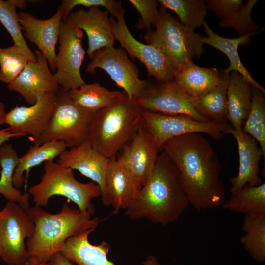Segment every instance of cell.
I'll return each mask as SVG.
<instances>
[{"instance_id":"7402d4cb","label":"cell","mask_w":265,"mask_h":265,"mask_svg":"<svg viewBox=\"0 0 265 265\" xmlns=\"http://www.w3.org/2000/svg\"><path fill=\"white\" fill-rule=\"evenodd\" d=\"M140 188L132 177L115 158L109 159L106 177L104 194L101 196L103 204L112 206L114 212L126 209Z\"/></svg>"},{"instance_id":"d6a6232c","label":"cell","mask_w":265,"mask_h":265,"mask_svg":"<svg viewBox=\"0 0 265 265\" xmlns=\"http://www.w3.org/2000/svg\"><path fill=\"white\" fill-rule=\"evenodd\" d=\"M265 92L252 87L251 107L242 131L259 144L265 159Z\"/></svg>"},{"instance_id":"2e32d148","label":"cell","mask_w":265,"mask_h":265,"mask_svg":"<svg viewBox=\"0 0 265 265\" xmlns=\"http://www.w3.org/2000/svg\"><path fill=\"white\" fill-rule=\"evenodd\" d=\"M34 53L36 60L29 61L19 76L7 84L9 90L18 93L31 105L40 96L48 92H57L59 88L46 57L38 49Z\"/></svg>"},{"instance_id":"cb8c5ba5","label":"cell","mask_w":265,"mask_h":265,"mask_svg":"<svg viewBox=\"0 0 265 265\" xmlns=\"http://www.w3.org/2000/svg\"><path fill=\"white\" fill-rule=\"evenodd\" d=\"M220 80L218 68L200 67L192 60L175 73L173 81L188 96L197 98L215 88Z\"/></svg>"},{"instance_id":"3957f363","label":"cell","mask_w":265,"mask_h":265,"mask_svg":"<svg viewBox=\"0 0 265 265\" xmlns=\"http://www.w3.org/2000/svg\"><path fill=\"white\" fill-rule=\"evenodd\" d=\"M26 212L34 225L32 235L26 239L27 261L49 262L60 252L67 240L89 230H94L100 220L79 209L64 203L59 212L50 213L39 206L30 207Z\"/></svg>"},{"instance_id":"f35d334b","label":"cell","mask_w":265,"mask_h":265,"mask_svg":"<svg viewBox=\"0 0 265 265\" xmlns=\"http://www.w3.org/2000/svg\"><path fill=\"white\" fill-rule=\"evenodd\" d=\"M243 0H207V10L212 11L219 18L225 19L238 10L243 5Z\"/></svg>"},{"instance_id":"44dd1931","label":"cell","mask_w":265,"mask_h":265,"mask_svg":"<svg viewBox=\"0 0 265 265\" xmlns=\"http://www.w3.org/2000/svg\"><path fill=\"white\" fill-rule=\"evenodd\" d=\"M91 230L68 238L60 252L67 259L77 265H115L108 258L109 244L102 241L98 245H93L88 239ZM142 265H161L157 257L148 256Z\"/></svg>"},{"instance_id":"ac0fdd59","label":"cell","mask_w":265,"mask_h":265,"mask_svg":"<svg viewBox=\"0 0 265 265\" xmlns=\"http://www.w3.org/2000/svg\"><path fill=\"white\" fill-rule=\"evenodd\" d=\"M67 21L85 32L88 45L86 53L89 58L96 51L114 46L115 40L107 10H102L99 7L87 10L81 8L71 12Z\"/></svg>"},{"instance_id":"ffe728a7","label":"cell","mask_w":265,"mask_h":265,"mask_svg":"<svg viewBox=\"0 0 265 265\" xmlns=\"http://www.w3.org/2000/svg\"><path fill=\"white\" fill-rule=\"evenodd\" d=\"M228 134L232 135L237 142L239 159L237 175L229 179L231 193L246 186L260 185L263 182L259 176V164L263 155L257 141L243 132L239 133L233 128Z\"/></svg>"},{"instance_id":"ba28073f","label":"cell","mask_w":265,"mask_h":265,"mask_svg":"<svg viewBox=\"0 0 265 265\" xmlns=\"http://www.w3.org/2000/svg\"><path fill=\"white\" fill-rule=\"evenodd\" d=\"M142 123L154 138L159 152L163 151L167 141L177 136L203 133L218 140L233 128L227 123L201 122L186 115H167L144 110L142 111Z\"/></svg>"},{"instance_id":"d6986e66","label":"cell","mask_w":265,"mask_h":265,"mask_svg":"<svg viewBox=\"0 0 265 265\" xmlns=\"http://www.w3.org/2000/svg\"><path fill=\"white\" fill-rule=\"evenodd\" d=\"M109 159L96 150L89 141L65 150L59 156L60 165L77 170L98 185L101 196L105 193L106 177ZM100 196V197H101Z\"/></svg>"},{"instance_id":"6da1fadb","label":"cell","mask_w":265,"mask_h":265,"mask_svg":"<svg viewBox=\"0 0 265 265\" xmlns=\"http://www.w3.org/2000/svg\"><path fill=\"white\" fill-rule=\"evenodd\" d=\"M163 151L177 167L189 205L198 211L222 206L226 199L221 166L205 137L198 133L177 136L167 141Z\"/></svg>"},{"instance_id":"8992f818","label":"cell","mask_w":265,"mask_h":265,"mask_svg":"<svg viewBox=\"0 0 265 265\" xmlns=\"http://www.w3.org/2000/svg\"><path fill=\"white\" fill-rule=\"evenodd\" d=\"M41 181L28 191L37 206H46L50 198L59 195L76 204L80 211L92 215L95 212L92 200L101 196V190L93 181L82 183L77 180L71 168L58 162H44Z\"/></svg>"},{"instance_id":"7a4b0ae2","label":"cell","mask_w":265,"mask_h":265,"mask_svg":"<svg viewBox=\"0 0 265 265\" xmlns=\"http://www.w3.org/2000/svg\"><path fill=\"white\" fill-rule=\"evenodd\" d=\"M188 205L177 167L162 151L146 182L126 209L125 215L132 220L146 219L167 225L176 222Z\"/></svg>"},{"instance_id":"e575fe53","label":"cell","mask_w":265,"mask_h":265,"mask_svg":"<svg viewBox=\"0 0 265 265\" xmlns=\"http://www.w3.org/2000/svg\"><path fill=\"white\" fill-rule=\"evenodd\" d=\"M29 59L18 47L0 48V80L9 84L23 71Z\"/></svg>"},{"instance_id":"52a82bcc","label":"cell","mask_w":265,"mask_h":265,"mask_svg":"<svg viewBox=\"0 0 265 265\" xmlns=\"http://www.w3.org/2000/svg\"><path fill=\"white\" fill-rule=\"evenodd\" d=\"M55 107L48 124L36 145L59 141L70 148L88 138L92 120L95 112L75 104L69 91L59 87Z\"/></svg>"},{"instance_id":"ee69618b","label":"cell","mask_w":265,"mask_h":265,"mask_svg":"<svg viewBox=\"0 0 265 265\" xmlns=\"http://www.w3.org/2000/svg\"><path fill=\"white\" fill-rule=\"evenodd\" d=\"M17 265H52L49 262L47 263H38L27 261L25 263Z\"/></svg>"},{"instance_id":"d4e9b609","label":"cell","mask_w":265,"mask_h":265,"mask_svg":"<svg viewBox=\"0 0 265 265\" xmlns=\"http://www.w3.org/2000/svg\"><path fill=\"white\" fill-rule=\"evenodd\" d=\"M228 120L237 132H243L242 124L250 112L252 86L238 72L229 73L227 91Z\"/></svg>"},{"instance_id":"7bdbcfd3","label":"cell","mask_w":265,"mask_h":265,"mask_svg":"<svg viewBox=\"0 0 265 265\" xmlns=\"http://www.w3.org/2000/svg\"><path fill=\"white\" fill-rule=\"evenodd\" d=\"M11 2L17 8H23L26 7L27 1L23 0H10Z\"/></svg>"},{"instance_id":"f546056e","label":"cell","mask_w":265,"mask_h":265,"mask_svg":"<svg viewBox=\"0 0 265 265\" xmlns=\"http://www.w3.org/2000/svg\"><path fill=\"white\" fill-rule=\"evenodd\" d=\"M122 91H110L99 83H84L69 93L73 102L80 107L96 112L113 103Z\"/></svg>"},{"instance_id":"8fae6325","label":"cell","mask_w":265,"mask_h":265,"mask_svg":"<svg viewBox=\"0 0 265 265\" xmlns=\"http://www.w3.org/2000/svg\"><path fill=\"white\" fill-rule=\"evenodd\" d=\"M84 32L62 21L59 38V46L54 74L60 87L69 91L79 88L85 82L80 69L86 52L82 47Z\"/></svg>"},{"instance_id":"4316f807","label":"cell","mask_w":265,"mask_h":265,"mask_svg":"<svg viewBox=\"0 0 265 265\" xmlns=\"http://www.w3.org/2000/svg\"><path fill=\"white\" fill-rule=\"evenodd\" d=\"M19 158L11 144L4 143L0 146V194L26 211L30 207L29 195L28 193H22L13 184L14 172Z\"/></svg>"},{"instance_id":"277c9868","label":"cell","mask_w":265,"mask_h":265,"mask_svg":"<svg viewBox=\"0 0 265 265\" xmlns=\"http://www.w3.org/2000/svg\"><path fill=\"white\" fill-rule=\"evenodd\" d=\"M142 111L122 91L110 105L95 113L88 138L92 147L108 159L115 158L138 129Z\"/></svg>"},{"instance_id":"4dcf8cb0","label":"cell","mask_w":265,"mask_h":265,"mask_svg":"<svg viewBox=\"0 0 265 265\" xmlns=\"http://www.w3.org/2000/svg\"><path fill=\"white\" fill-rule=\"evenodd\" d=\"M167 10L173 11L181 24L195 30L203 26L207 14L206 0H159Z\"/></svg>"},{"instance_id":"9a60e30c","label":"cell","mask_w":265,"mask_h":265,"mask_svg":"<svg viewBox=\"0 0 265 265\" xmlns=\"http://www.w3.org/2000/svg\"><path fill=\"white\" fill-rule=\"evenodd\" d=\"M120 151L118 161L141 188L149 178L159 152L154 138L142 123Z\"/></svg>"},{"instance_id":"f1b7e54d","label":"cell","mask_w":265,"mask_h":265,"mask_svg":"<svg viewBox=\"0 0 265 265\" xmlns=\"http://www.w3.org/2000/svg\"><path fill=\"white\" fill-rule=\"evenodd\" d=\"M221 207L244 216L265 218V183L255 186H246L231 193Z\"/></svg>"},{"instance_id":"83f0119b","label":"cell","mask_w":265,"mask_h":265,"mask_svg":"<svg viewBox=\"0 0 265 265\" xmlns=\"http://www.w3.org/2000/svg\"><path fill=\"white\" fill-rule=\"evenodd\" d=\"M67 148L66 144L59 141H50L41 145L30 146L28 150L22 157L19 158L18 163L13 175L14 186L20 189L24 185V173H27L34 167L42 162L53 161Z\"/></svg>"},{"instance_id":"60d3db41","label":"cell","mask_w":265,"mask_h":265,"mask_svg":"<svg viewBox=\"0 0 265 265\" xmlns=\"http://www.w3.org/2000/svg\"><path fill=\"white\" fill-rule=\"evenodd\" d=\"M18 136H21V135L13 133L8 128L0 130V146L9 139Z\"/></svg>"},{"instance_id":"74e56055","label":"cell","mask_w":265,"mask_h":265,"mask_svg":"<svg viewBox=\"0 0 265 265\" xmlns=\"http://www.w3.org/2000/svg\"><path fill=\"white\" fill-rule=\"evenodd\" d=\"M128 2L139 12L140 18L134 26L138 30H151V26L154 27L159 17L158 1L155 0H129Z\"/></svg>"},{"instance_id":"4fadbf2b","label":"cell","mask_w":265,"mask_h":265,"mask_svg":"<svg viewBox=\"0 0 265 265\" xmlns=\"http://www.w3.org/2000/svg\"><path fill=\"white\" fill-rule=\"evenodd\" d=\"M136 102L144 111L167 115H186L201 122L210 121L195 109L192 98L174 81L148 84Z\"/></svg>"},{"instance_id":"9c48e42d","label":"cell","mask_w":265,"mask_h":265,"mask_svg":"<svg viewBox=\"0 0 265 265\" xmlns=\"http://www.w3.org/2000/svg\"><path fill=\"white\" fill-rule=\"evenodd\" d=\"M34 225L26 211L17 203L7 201L0 211V258L8 265L27 261L26 238L30 237Z\"/></svg>"},{"instance_id":"603a6c76","label":"cell","mask_w":265,"mask_h":265,"mask_svg":"<svg viewBox=\"0 0 265 265\" xmlns=\"http://www.w3.org/2000/svg\"><path fill=\"white\" fill-rule=\"evenodd\" d=\"M203 26L207 35L206 37L202 38L204 44H207L220 51L226 55L230 61L229 67L224 69V71L229 74L232 71L238 72L252 87L265 92L264 88L253 78L249 72L241 62L238 51V47L240 45L244 46L247 44L251 40V37L263 31V28L257 32L244 36L228 38L221 36L214 32L206 21L203 23Z\"/></svg>"},{"instance_id":"484cf974","label":"cell","mask_w":265,"mask_h":265,"mask_svg":"<svg viewBox=\"0 0 265 265\" xmlns=\"http://www.w3.org/2000/svg\"><path fill=\"white\" fill-rule=\"evenodd\" d=\"M221 71V80L212 91L197 98H192L193 106L201 116L219 124H227L228 120L227 91L229 74Z\"/></svg>"},{"instance_id":"b9f144b4","label":"cell","mask_w":265,"mask_h":265,"mask_svg":"<svg viewBox=\"0 0 265 265\" xmlns=\"http://www.w3.org/2000/svg\"><path fill=\"white\" fill-rule=\"evenodd\" d=\"M6 113L5 105L2 102H0V126L4 124Z\"/></svg>"},{"instance_id":"1f68e13d","label":"cell","mask_w":265,"mask_h":265,"mask_svg":"<svg viewBox=\"0 0 265 265\" xmlns=\"http://www.w3.org/2000/svg\"><path fill=\"white\" fill-rule=\"evenodd\" d=\"M240 242L253 259L259 263L265 261V218L244 216Z\"/></svg>"},{"instance_id":"8d00e7d4","label":"cell","mask_w":265,"mask_h":265,"mask_svg":"<svg viewBox=\"0 0 265 265\" xmlns=\"http://www.w3.org/2000/svg\"><path fill=\"white\" fill-rule=\"evenodd\" d=\"M84 6L88 8L93 7H103L111 17L116 18L125 9L121 2L114 0H63L58 10L61 13L63 21H66L72 10L77 6Z\"/></svg>"},{"instance_id":"7c38bea8","label":"cell","mask_w":265,"mask_h":265,"mask_svg":"<svg viewBox=\"0 0 265 265\" xmlns=\"http://www.w3.org/2000/svg\"><path fill=\"white\" fill-rule=\"evenodd\" d=\"M125 10L116 18L110 17L113 34L131 58L138 59L145 66L149 77L162 82L173 81L175 72L156 48L138 41L132 34L125 19Z\"/></svg>"},{"instance_id":"d590c367","label":"cell","mask_w":265,"mask_h":265,"mask_svg":"<svg viewBox=\"0 0 265 265\" xmlns=\"http://www.w3.org/2000/svg\"><path fill=\"white\" fill-rule=\"evenodd\" d=\"M257 0H249L238 10L229 17L221 20L220 27H232L239 36L258 31L259 27L252 20L251 15Z\"/></svg>"},{"instance_id":"ab89813d","label":"cell","mask_w":265,"mask_h":265,"mask_svg":"<svg viewBox=\"0 0 265 265\" xmlns=\"http://www.w3.org/2000/svg\"><path fill=\"white\" fill-rule=\"evenodd\" d=\"M49 262L52 265H74L72 262L67 259L60 252L54 254Z\"/></svg>"},{"instance_id":"5bb4252c","label":"cell","mask_w":265,"mask_h":265,"mask_svg":"<svg viewBox=\"0 0 265 265\" xmlns=\"http://www.w3.org/2000/svg\"><path fill=\"white\" fill-rule=\"evenodd\" d=\"M56 100V92H48L30 106H17L6 113L4 124L13 133L29 135L36 144L48 124Z\"/></svg>"},{"instance_id":"836d02e7","label":"cell","mask_w":265,"mask_h":265,"mask_svg":"<svg viewBox=\"0 0 265 265\" xmlns=\"http://www.w3.org/2000/svg\"><path fill=\"white\" fill-rule=\"evenodd\" d=\"M0 21L12 38L14 45L22 50L30 61H35V54L25 39L17 8L10 0H0Z\"/></svg>"},{"instance_id":"30bf717a","label":"cell","mask_w":265,"mask_h":265,"mask_svg":"<svg viewBox=\"0 0 265 265\" xmlns=\"http://www.w3.org/2000/svg\"><path fill=\"white\" fill-rule=\"evenodd\" d=\"M90 59L86 67L88 73L96 74V69H102L130 98L136 101L146 89L148 81L139 79L138 68L124 49L104 47L94 52Z\"/></svg>"},{"instance_id":"5b68a950","label":"cell","mask_w":265,"mask_h":265,"mask_svg":"<svg viewBox=\"0 0 265 265\" xmlns=\"http://www.w3.org/2000/svg\"><path fill=\"white\" fill-rule=\"evenodd\" d=\"M155 27L147 31L144 40L161 53L175 73L201 56L204 51L203 36L181 24L161 5Z\"/></svg>"},{"instance_id":"e0dca14e","label":"cell","mask_w":265,"mask_h":265,"mask_svg":"<svg viewBox=\"0 0 265 265\" xmlns=\"http://www.w3.org/2000/svg\"><path fill=\"white\" fill-rule=\"evenodd\" d=\"M24 37L34 44L46 57L50 68L56 71V46L59 40L62 17L57 10L51 17L39 19L32 14L18 13Z\"/></svg>"}]
</instances>
